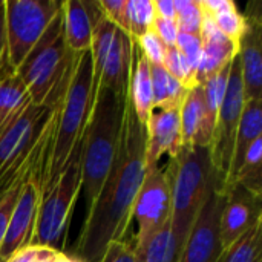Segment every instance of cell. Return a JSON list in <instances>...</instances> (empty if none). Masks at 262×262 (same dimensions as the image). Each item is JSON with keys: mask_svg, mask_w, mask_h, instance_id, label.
Returning <instances> with one entry per match:
<instances>
[{"mask_svg": "<svg viewBox=\"0 0 262 262\" xmlns=\"http://www.w3.org/2000/svg\"><path fill=\"white\" fill-rule=\"evenodd\" d=\"M146 126L137 118L127 100L120 147L112 167L88 209L74 259L100 262L111 243L126 239L134 204L146 175Z\"/></svg>", "mask_w": 262, "mask_h": 262, "instance_id": "obj_1", "label": "cell"}, {"mask_svg": "<svg viewBox=\"0 0 262 262\" xmlns=\"http://www.w3.org/2000/svg\"><path fill=\"white\" fill-rule=\"evenodd\" d=\"M95 95L92 54L86 51L78 54L66 94L57 109L54 137L32 173L40 189V198L57 183L72 150L84 137Z\"/></svg>", "mask_w": 262, "mask_h": 262, "instance_id": "obj_2", "label": "cell"}, {"mask_svg": "<svg viewBox=\"0 0 262 262\" xmlns=\"http://www.w3.org/2000/svg\"><path fill=\"white\" fill-rule=\"evenodd\" d=\"M129 94H117L98 86L89 124L83 137L81 189L88 209L95 201L117 157Z\"/></svg>", "mask_w": 262, "mask_h": 262, "instance_id": "obj_3", "label": "cell"}, {"mask_svg": "<svg viewBox=\"0 0 262 262\" xmlns=\"http://www.w3.org/2000/svg\"><path fill=\"white\" fill-rule=\"evenodd\" d=\"M77 58L78 54H74L66 45L63 9H60L15 71L32 104L54 107L61 103Z\"/></svg>", "mask_w": 262, "mask_h": 262, "instance_id": "obj_4", "label": "cell"}, {"mask_svg": "<svg viewBox=\"0 0 262 262\" xmlns=\"http://www.w3.org/2000/svg\"><path fill=\"white\" fill-rule=\"evenodd\" d=\"M166 173L170 180L172 192L170 229L180 255L215 186L210 149L204 146H181L178 154L169 160Z\"/></svg>", "mask_w": 262, "mask_h": 262, "instance_id": "obj_5", "label": "cell"}, {"mask_svg": "<svg viewBox=\"0 0 262 262\" xmlns=\"http://www.w3.org/2000/svg\"><path fill=\"white\" fill-rule=\"evenodd\" d=\"M81 154L83 138L72 150L69 161L57 183L40 198L34 232L29 246L58 250L81 190Z\"/></svg>", "mask_w": 262, "mask_h": 262, "instance_id": "obj_6", "label": "cell"}, {"mask_svg": "<svg viewBox=\"0 0 262 262\" xmlns=\"http://www.w3.org/2000/svg\"><path fill=\"white\" fill-rule=\"evenodd\" d=\"M6 55L17 71L61 9L57 0H3Z\"/></svg>", "mask_w": 262, "mask_h": 262, "instance_id": "obj_7", "label": "cell"}, {"mask_svg": "<svg viewBox=\"0 0 262 262\" xmlns=\"http://www.w3.org/2000/svg\"><path fill=\"white\" fill-rule=\"evenodd\" d=\"M244 101L246 100H244V91H243L241 63L236 54L230 63L227 91H226L223 104L220 107L213 134H212V141L209 146L215 189L220 193H223V187L230 170L233 147H235V140H236V132L239 126Z\"/></svg>", "mask_w": 262, "mask_h": 262, "instance_id": "obj_8", "label": "cell"}, {"mask_svg": "<svg viewBox=\"0 0 262 262\" xmlns=\"http://www.w3.org/2000/svg\"><path fill=\"white\" fill-rule=\"evenodd\" d=\"M170 216L172 192L166 169L158 166L147 169L132 212V218L138 224V232L134 236L135 250H141L160 230L170 224Z\"/></svg>", "mask_w": 262, "mask_h": 262, "instance_id": "obj_9", "label": "cell"}, {"mask_svg": "<svg viewBox=\"0 0 262 262\" xmlns=\"http://www.w3.org/2000/svg\"><path fill=\"white\" fill-rule=\"evenodd\" d=\"M57 106L49 107L31 103L23 114L5 129L0 135V180L11 169L21 166L31 157L52 120Z\"/></svg>", "mask_w": 262, "mask_h": 262, "instance_id": "obj_10", "label": "cell"}, {"mask_svg": "<svg viewBox=\"0 0 262 262\" xmlns=\"http://www.w3.org/2000/svg\"><path fill=\"white\" fill-rule=\"evenodd\" d=\"M226 196L215 186L210 190L195 226L180 253L178 262H218L223 255L220 221Z\"/></svg>", "mask_w": 262, "mask_h": 262, "instance_id": "obj_11", "label": "cell"}, {"mask_svg": "<svg viewBox=\"0 0 262 262\" xmlns=\"http://www.w3.org/2000/svg\"><path fill=\"white\" fill-rule=\"evenodd\" d=\"M32 173H34V170H32ZM32 173L25 181V184L20 190L17 204L12 210L9 223L6 226V230H5V235H3V239L0 244V262H8L15 253H18L20 250L28 247L31 243L34 224H35L37 207L40 203V189H38V184L35 183Z\"/></svg>", "mask_w": 262, "mask_h": 262, "instance_id": "obj_12", "label": "cell"}, {"mask_svg": "<svg viewBox=\"0 0 262 262\" xmlns=\"http://www.w3.org/2000/svg\"><path fill=\"white\" fill-rule=\"evenodd\" d=\"M224 206L220 221V235L223 247H230L238 238L262 221V196H258L235 184L224 193Z\"/></svg>", "mask_w": 262, "mask_h": 262, "instance_id": "obj_13", "label": "cell"}, {"mask_svg": "<svg viewBox=\"0 0 262 262\" xmlns=\"http://www.w3.org/2000/svg\"><path fill=\"white\" fill-rule=\"evenodd\" d=\"M259 6L256 11H249L244 15L246 29L238 41L244 100L262 98V17Z\"/></svg>", "mask_w": 262, "mask_h": 262, "instance_id": "obj_14", "label": "cell"}, {"mask_svg": "<svg viewBox=\"0 0 262 262\" xmlns=\"http://www.w3.org/2000/svg\"><path fill=\"white\" fill-rule=\"evenodd\" d=\"M146 170L158 166L160 158L167 154L170 158L178 154L181 141L180 109L154 111L146 124Z\"/></svg>", "mask_w": 262, "mask_h": 262, "instance_id": "obj_15", "label": "cell"}, {"mask_svg": "<svg viewBox=\"0 0 262 262\" xmlns=\"http://www.w3.org/2000/svg\"><path fill=\"white\" fill-rule=\"evenodd\" d=\"M180 120H181L183 147L210 146L215 124L212 123L207 114L203 86L198 84L189 89L180 107Z\"/></svg>", "mask_w": 262, "mask_h": 262, "instance_id": "obj_16", "label": "cell"}, {"mask_svg": "<svg viewBox=\"0 0 262 262\" xmlns=\"http://www.w3.org/2000/svg\"><path fill=\"white\" fill-rule=\"evenodd\" d=\"M132 46L134 40L123 29H117L111 49L107 52L100 84L117 92L129 94L130 69H132ZM98 84V86H100Z\"/></svg>", "mask_w": 262, "mask_h": 262, "instance_id": "obj_17", "label": "cell"}, {"mask_svg": "<svg viewBox=\"0 0 262 262\" xmlns=\"http://www.w3.org/2000/svg\"><path fill=\"white\" fill-rule=\"evenodd\" d=\"M262 137V100H246L243 106V114L236 132L235 147H233V157L230 170L227 175V180L223 187V195L235 186L236 175L239 172V167L244 161V157L249 150V147L253 144L256 138Z\"/></svg>", "mask_w": 262, "mask_h": 262, "instance_id": "obj_18", "label": "cell"}, {"mask_svg": "<svg viewBox=\"0 0 262 262\" xmlns=\"http://www.w3.org/2000/svg\"><path fill=\"white\" fill-rule=\"evenodd\" d=\"M26 86L11 68L5 54L0 63V135L31 104Z\"/></svg>", "mask_w": 262, "mask_h": 262, "instance_id": "obj_19", "label": "cell"}, {"mask_svg": "<svg viewBox=\"0 0 262 262\" xmlns=\"http://www.w3.org/2000/svg\"><path fill=\"white\" fill-rule=\"evenodd\" d=\"M134 40V38H132ZM129 100L132 109L141 124H147L150 114L154 112V94L150 63L141 52L140 46L134 40L132 46V69L129 81Z\"/></svg>", "mask_w": 262, "mask_h": 262, "instance_id": "obj_20", "label": "cell"}, {"mask_svg": "<svg viewBox=\"0 0 262 262\" xmlns=\"http://www.w3.org/2000/svg\"><path fill=\"white\" fill-rule=\"evenodd\" d=\"M61 9L68 48L74 54L91 51L94 23L86 0H64L61 3Z\"/></svg>", "mask_w": 262, "mask_h": 262, "instance_id": "obj_21", "label": "cell"}, {"mask_svg": "<svg viewBox=\"0 0 262 262\" xmlns=\"http://www.w3.org/2000/svg\"><path fill=\"white\" fill-rule=\"evenodd\" d=\"M150 77H152L154 111L180 109L189 91L178 80H175L164 69V66L150 64Z\"/></svg>", "mask_w": 262, "mask_h": 262, "instance_id": "obj_22", "label": "cell"}, {"mask_svg": "<svg viewBox=\"0 0 262 262\" xmlns=\"http://www.w3.org/2000/svg\"><path fill=\"white\" fill-rule=\"evenodd\" d=\"M155 17L154 0H126L121 29L137 40L150 31Z\"/></svg>", "mask_w": 262, "mask_h": 262, "instance_id": "obj_23", "label": "cell"}, {"mask_svg": "<svg viewBox=\"0 0 262 262\" xmlns=\"http://www.w3.org/2000/svg\"><path fill=\"white\" fill-rule=\"evenodd\" d=\"M262 221L256 223L230 247L223 250L218 262H261Z\"/></svg>", "mask_w": 262, "mask_h": 262, "instance_id": "obj_24", "label": "cell"}, {"mask_svg": "<svg viewBox=\"0 0 262 262\" xmlns=\"http://www.w3.org/2000/svg\"><path fill=\"white\" fill-rule=\"evenodd\" d=\"M137 262H178V249L170 224L160 230L141 250H135Z\"/></svg>", "mask_w": 262, "mask_h": 262, "instance_id": "obj_25", "label": "cell"}, {"mask_svg": "<svg viewBox=\"0 0 262 262\" xmlns=\"http://www.w3.org/2000/svg\"><path fill=\"white\" fill-rule=\"evenodd\" d=\"M262 137L256 138L249 147L244 161L236 175L235 184H241L252 193L262 196Z\"/></svg>", "mask_w": 262, "mask_h": 262, "instance_id": "obj_26", "label": "cell"}, {"mask_svg": "<svg viewBox=\"0 0 262 262\" xmlns=\"http://www.w3.org/2000/svg\"><path fill=\"white\" fill-rule=\"evenodd\" d=\"M55 118H57V107H55V112H54L52 120L49 121V124H48V127H46V130H45V134H43V137H41V140L38 141V144H37V147L34 149V152L31 154V157H29L21 166H18V167H15V169H11L5 177L0 180V203L5 200V196L8 195V192L12 189V186H14V184H15V183L29 170V169H32L34 164H35V163L38 161V158L41 157L45 147L48 146V143L51 141V138H52V135H54Z\"/></svg>", "mask_w": 262, "mask_h": 262, "instance_id": "obj_27", "label": "cell"}, {"mask_svg": "<svg viewBox=\"0 0 262 262\" xmlns=\"http://www.w3.org/2000/svg\"><path fill=\"white\" fill-rule=\"evenodd\" d=\"M233 60V58H232ZM232 63V61H230ZM230 63L227 66H224L220 72H216L213 77H210L209 80H206L201 86H203V92H204V100H206V107H207V114L212 120V123L215 124L220 107L223 104L226 91H227V81H229V72H230Z\"/></svg>", "mask_w": 262, "mask_h": 262, "instance_id": "obj_28", "label": "cell"}, {"mask_svg": "<svg viewBox=\"0 0 262 262\" xmlns=\"http://www.w3.org/2000/svg\"><path fill=\"white\" fill-rule=\"evenodd\" d=\"M175 5V21L180 32L200 35L204 11L200 5V0H173Z\"/></svg>", "mask_w": 262, "mask_h": 262, "instance_id": "obj_29", "label": "cell"}, {"mask_svg": "<svg viewBox=\"0 0 262 262\" xmlns=\"http://www.w3.org/2000/svg\"><path fill=\"white\" fill-rule=\"evenodd\" d=\"M164 69L175 78L178 80L187 91L198 86L196 84V77H195V71L192 69V66L189 64V61L186 60V57L175 48H166V55H164V61H163Z\"/></svg>", "mask_w": 262, "mask_h": 262, "instance_id": "obj_30", "label": "cell"}, {"mask_svg": "<svg viewBox=\"0 0 262 262\" xmlns=\"http://www.w3.org/2000/svg\"><path fill=\"white\" fill-rule=\"evenodd\" d=\"M215 20V25L218 26V29L227 37L230 38L233 43L238 45L244 29H246V18L243 14L238 12V9H232V11H226V12H220L216 15H212Z\"/></svg>", "mask_w": 262, "mask_h": 262, "instance_id": "obj_31", "label": "cell"}, {"mask_svg": "<svg viewBox=\"0 0 262 262\" xmlns=\"http://www.w3.org/2000/svg\"><path fill=\"white\" fill-rule=\"evenodd\" d=\"M52 140V138H51ZM46 149V147H45ZM45 152V150H43ZM40 160V158H38ZM38 163V161H37ZM37 163L34 164V167L37 166ZM34 167L32 169H29L14 186H12V189L8 192V195L5 196V200L0 203V244H2V239H3V235H5V230H6V226H8V223H9V218H11V215H12V210H14V207H15V204H17V200H18V195H20V190H21V187H23V184H25V181L31 177V173H32V170H34Z\"/></svg>", "mask_w": 262, "mask_h": 262, "instance_id": "obj_32", "label": "cell"}, {"mask_svg": "<svg viewBox=\"0 0 262 262\" xmlns=\"http://www.w3.org/2000/svg\"><path fill=\"white\" fill-rule=\"evenodd\" d=\"M137 45L140 46L141 52L144 54V57L147 58V61L150 64H160L163 66L164 61V55H166V45L158 38V35L150 29L147 31L144 35H141L140 38L135 40Z\"/></svg>", "mask_w": 262, "mask_h": 262, "instance_id": "obj_33", "label": "cell"}, {"mask_svg": "<svg viewBox=\"0 0 262 262\" xmlns=\"http://www.w3.org/2000/svg\"><path fill=\"white\" fill-rule=\"evenodd\" d=\"M175 48L186 57V60L189 61L192 69L196 72V68L200 64V60H201V55H203V40H201V37L180 32Z\"/></svg>", "mask_w": 262, "mask_h": 262, "instance_id": "obj_34", "label": "cell"}, {"mask_svg": "<svg viewBox=\"0 0 262 262\" xmlns=\"http://www.w3.org/2000/svg\"><path fill=\"white\" fill-rule=\"evenodd\" d=\"M100 262H137L134 239L115 241L107 246Z\"/></svg>", "mask_w": 262, "mask_h": 262, "instance_id": "obj_35", "label": "cell"}, {"mask_svg": "<svg viewBox=\"0 0 262 262\" xmlns=\"http://www.w3.org/2000/svg\"><path fill=\"white\" fill-rule=\"evenodd\" d=\"M150 29L158 35V38L167 48H172V46L177 45V38H178L180 29H178L175 20H167V18H161V17L157 15Z\"/></svg>", "mask_w": 262, "mask_h": 262, "instance_id": "obj_36", "label": "cell"}, {"mask_svg": "<svg viewBox=\"0 0 262 262\" xmlns=\"http://www.w3.org/2000/svg\"><path fill=\"white\" fill-rule=\"evenodd\" d=\"M100 8L103 11V14L121 29V23H123V12H124V6H126V0H98Z\"/></svg>", "mask_w": 262, "mask_h": 262, "instance_id": "obj_37", "label": "cell"}, {"mask_svg": "<svg viewBox=\"0 0 262 262\" xmlns=\"http://www.w3.org/2000/svg\"><path fill=\"white\" fill-rule=\"evenodd\" d=\"M200 5L203 11L209 15H216L220 12L236 9V5L232 0H200Z\"/></svg>", "mask_w": 262, "mask_h": 262, "instance_id": "obj_38", "label": "cell"}, {"mask_svg": "<svg viewBox=\"0 0 262 262\" xmlns=\"http://www.w3.org/2000/svg\"><path fill=\"white\" fill-rule=\"evenodd\" d=\"M154 8H155V14L158 17L167 18V20H175L177 11H175L173 0H154Z\"/></svg>", "mask_w": 262, "mask_h": 262, "instance_id": "obj_39", "label": "cell"}, {"mask_svg": "<svg viewBox=\"0 0 262 262\" xmlns=\"http://www.w3.org/2000/svg\"><path fill=\"white\" fill-rule=\"evenodd\" d=\"M37 259V247L28 246L18 253H15L8 262H35Z\"/></svg>", "mask_w": 262, "mask_h": 262, "instance_id": "obj_40", "label": "cell"}, {"mask_svg": "<svg viewBox=\"0 0 262 262\" xmlns=\"http://www.w3.org/2000/svg\"><path fill=\"white\" fill-rule=\"evenodd\" d=\"M6 54V35H5V2L0 0V63Z\"/></svg>", "mask_w": 262, "mask_h": 262, "instance_id": "obj_41", "label": "cell"}, {"mask_svg": "<svg viewBox=\"0 0 262 262\" xmlns=\"http://www.w3.org/2000/svg\"><path fill=\"white\" fill-rule=\"evenodd\" d=\"M60 250H52L46 247H37V259L35 262H55Z\"/></svg>", "mask_w": 262, "mask_h": 262, "instance_id": "obj_42", "label": "cell"}]
</instances>
